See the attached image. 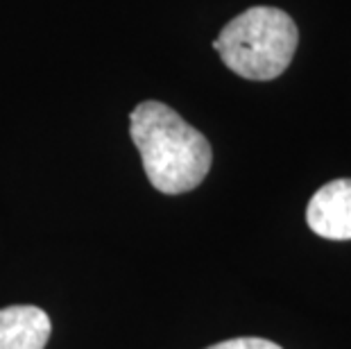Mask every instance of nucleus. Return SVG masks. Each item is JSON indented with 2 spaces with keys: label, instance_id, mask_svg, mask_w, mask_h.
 <instances>
[{
  "label": "nucleus",
  "instance_id": "nucleus-1",
  "mask_svg": "<svg viewBox=\"0 0 351 349\" xmlns=\"http://www.w3.org/2000/svg\"><path fill=\"white\" fill-rule=\"evenodd\" d=\"M130 136L147 180L166 195L197 189L211 170L213 150L206 136L163 102L136 105L130 114Z\"/></svg>",
  "mask_w": 351,
  "mask_h": 349
},
{
  "label": "nucleus",
  "instance_id": "nucleus-4",
  "mask_svg": "<svg viewBox=\"0 0 351 349\" xmlns=\"http://www.w3.org/2000/svg\"><path fill=\"white\" fill-rule=\"evenodd\" d=\"M50 333V317L39 306L0 309V349H46Z\"/></svg>",
  "mask_w": 351,
  "mask_h": 349
},
{
  "label": "nucleus",
  "instance_id": "nucleus-5",
  "mask_svg": "<svg viewBox=\"0 0 351 349\" xmlns=\"http://www.w3.org/2000/svg\"><path fill=\"white\" fill-rule=\"evenodd\" d=\"M206 349H281V347L265 338H231V340L211 345Z\"/></svg>",
  "mask_w": 351,
  "mask_h": 349
},
{
  "label": "nucleus",
  "instance_id": "nucleus-2",
  "mask_svg": "<svg viewBox=\"0 0 351 349\" xmlns=\"http://www.w3.org/2000/svg\"><path fill=\"white\" fill-rule=\"evenodd\" d=\"M297 41L300 32L286 12L276 7H252L222 27L213 48L236 75L267 82L290 66Z\"/></svg>",
  "mask_w": 351,
  "mask_h": 349
},
{
  "label": "nucleus",
  "instance_id": "nucleus-3",
  "mask_svg": "<svg viewBox=\"0 0 351 349\" xmlns=\"http://www.w3.org/2000/svg\"><path fill=\"white\" fill-rule=\"evenodd\" d=\"M306 222L328 241H351V180H333L311 197Z\"/></svg>",
  "mask_w": 351,
  "mask_h": 349
}]
</instances>
